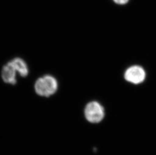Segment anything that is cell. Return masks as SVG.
<instances>
[{"label":"cell","mask_w":156,"mask_h":155,"mask_svg":"<svg viewBox=\"0 0 156 155\" xmlns=\"http://www.w3.org/2000/svg\"><path fill=\"white\" fill-rule=\"evenodd\" d=\"M17 72L22 77H26L28 74V69L27 64L22 59L16 57L10 61Z\"/></svg>","instance_id":"5"},{"label":"cell","mask_w":156,"mask_h":155,"mask_svg":"<svg viewBox=\"0 0 156 155\" xmlns=\"http://www.w3.org/2000/svg\"><path fill=\"white\" fill-rule=\"evenodd\" d=\"M124 77L128 82L139 84L141 83L146 78V72L143 67L139 66H133L127 69Z\"/></svg>","instance_id":"3"},{"label":"cell","mask_w":156,"mask_h":155,"mask_svg":"<svg viewBox=\"0 0 156 155\" xmlns=\"http://www.w3.org/2000/svg\"><path fill=\"white\" fill-rule=\"evenodd\" d=\"M84 115L88 122L93 123H98L104 117V109L99 102L91 101L85 107Z\"/></svg>","instance_id":"2"},{"label":"cell","mask_w":156,"mask_h":155,"mask_svg":"<svg viewBox=\"0 0 156 155\" xmlns=\"http://www.w3.org/2000/svg\"><path fill=\"white\" fill-rule=\"evenodd\" d=\"M16 70L11 62L3 67L2 71V77L5 83L15 85L16 83Z\"/></svg>","instance_id":"4"},{"label":"cell","mask_w":156,"mask_h":155,"mask_svg":"<svg viewBox=\"0 0 156 155\" xmlns=\"http://www.w3.org/2000/svg\"><path fill=\"white\" fill-rule=\"evenodd\" d=\"M113 1L115 2L117 4L120 5L125 4L128 1V0H113Z\"/></svg>","instance_id":"6"},{"label":"cell","mask_w":156,"mask_h":155,"mask_svg":"<svg viewBox=\"0 0 156 155\" xmlns=\"http://www.w3.org/2000/svg\"><path fill=\"white\" fill-rule=\"evenodd\" d=\"M58 87L57 81L54 77L46 75L37 80L34 89L38 95L48 97L56 92Z\"/></svg>","instance_id":"1"}]
</instances>
